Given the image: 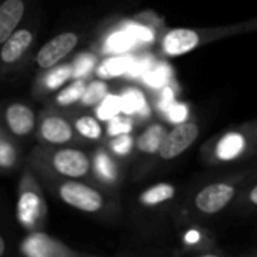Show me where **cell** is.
Returning a JSON list of instances; mask_svg holds the SVG:
<instances>
[{"label": "cell", "mask_w": 257, "mask_h": 257, "mask_svg": "<svg viewBox=\"0 0 257 257\" xmlns=\"http://www.w3.org/2000/svg\"><path fill=\"white\" fill-rule=\"evenodd\" d=\"M137 45H140V44L133 36V33L123 24H120L117 29L108 32L105 35V38L101 42V51L104 54H107V56H111V54H126L133 48H136Z\"/></svg>", "instance_id": "obj_14"}, {"label": "cell", "mask_w": 257, "mask_h": 257, "mask_svg": "<svg viewBox=\"0 0 257 257\" xmlns=\"http://www.w3.org/2000/svg\"><path fill=\"white\" fill-rule=\"evenodd\" d=\"M3 119L8 131L18 139L29 137L38 126L33 108L24 102H11L5 108Z\"/></svg>", "instance_id": "obj_12"}, {"label": "cell", "mask_w": 257, "mask_h": 257, "mask_svg": "<svg viewBox=\"0 0 257 257\" xmlns=\"http://www.w3.org/2000/svg\"><path fill=\"white\" fill-rule=\"evenodd\" d=\"M45 214L47 206L39 188L36 187V184H33L30 176L24 178L21 181V188L17 202L18 223L27 230H35L42 224Z\"/></svg>", "instance_id": "obj_6"}, {"label": "cell", "mask_w": 257, "mask_h": 257, "mask_svg": "<svg viewBox=\"0 0 257 257\" xmlns=\"http://www.w3.org/2000/svg\"><path fill=\"white\" fill-rule=\"evenodd\" d=\"M133 130H134V119L128 114L120 113L107 122L105 133L108 137H114V136H120V134H131Z\"/></svg>", "instance_id": "obj_29"}, {"label": "cell", "mask_w": 257, "mask_h": 257, "mask_svg": "<svg viewBox=\"0 0 257 257\" xmlns=\"http://www.w3.org/2000/svg\"><path fill=\"white\" fill-rule=\"evenodd\" d=\"M175 196H176V187L173 184L160 182V184H155V185L146 188L140 194L139 200L146 208H155V206L170 202Z\"/></svg>", "instance_id": "obj_20"}, {"label": "cell", "mask_w": 257, "mask_h": 257, "mask_svg": "<svg viewBox=\"0 0 257 257\" xmlns=\"http://www.w3.org/2000/svg\"><path fill=\"white\" fill-rule=\"evenodd\" d=\"M26 0H2L0 2V45L20 27L26 17Z\"/></svg>", "instance_id": "obj_13"}, {"label": "cell", "mask_w": 257, "mask_h": 257, "mask_svg": "<svg viewBox=\"0 0 257 257\" xmlns=\"http://www.w3.org/2000/svg\"><path fill=\"white\" fill-rule=\"evenodd\" d=\"M167 131H169L167 126L161 122H154L148 125L136 139V149L146 157L157 155L164 142Z\"/></svg>", "instance_id": "obj_15"}, {"label": "cell", "mask_w": 257, "mask_h": 257, "mask_svg": "<svg viewBox=\"0 0 257 257\" xmlns=\"http://www.w3.org/2000/svg\"><path fill=\"white\" fill-rule=\"evenodd\" d=\"M44 164H47L56 176L65 179H81L92 170L90 157L84 151L69 146L54 148L45 154Z\"/></svg>", "instance_id": "obj_5"}, {"label": "cell", "mask_w": 257, "mask_h": 257, "mask_svg": "<svg viewBox=\"0 0 257 257\" xmlns=\"http://www.w3.org/2000/svg\"><path fill=\"white\" fill-rule=\"evenodd\" d=\"M122 113V96L117 93H107L96 105H95V116L101 122H108L114 116Z\"/></svg>", "instance_id": "obj_23"}, {"label": "cell", "mask_w": 257, "mask_h": 257, "mask_svg": "<svg viewBox=\"0 0 257 257\" xmlns=\"http://www.w3.org/2000/svg\"><path fill=\"white\" fill-rule=\"evenodd\" d=\"M239 202L245 206L257 209V182L247 187L244 191H239Z\"/></svg>", "instance_id": "obj_30"}, {"label": "cell", "mask_w": 257, "mask_h": 257, "mask_svg": "<svg viewBox=\"0 0 257 257\" xmlns=\"http://www.w3.org/2000/svg\"><path fill=\"white\" fill-rule=\"evenodd\" d=\"M18 164L17 146L0 133V170H11Z\"/></svg>", "instance_id": "obj_25"}, {"label": "cell", "mask_w": 257, "mask_h": 257, "mask_svg": "<svg viewBox=\"0 0 257 257\" xmlns=\"http://www.w3.org/2000/svg\"><path fill=\"white\" fill-rule=\"evenodd\" d=\"M96 68V57L92 53H83L72 62L74 78H87Z\"/></svg>", "instance_id": "obj_28"}, {"label": "cell", "mask_w": 257, "mask_h": 257, "mask_svg": "<svg viewBox=\"0 0 257 257\" xmlns=\"http://www.w3.org/2000/svg\"><path fill=\"white\" fill-rule=\"evenodd\" d=\"M72 75V63H59L50 69H45V74L38 81V90L42 93H51L57 89H62Z\"/></svg>", "instance_id": "obj_16"}, {"label": "cell", "mask_w": 257, "mask_h": 257, "mask_svg": "<svg viewBox=\"0 0 257 257\" xmlns=\"http://www.w3.org/2000/svg\"><path fill=\"white\" fill-rule=\"evenodd\" d=\"M5 253H6V242H5V239H3V236L0 233V257L3 256Z\"/></svg>", "instance_id": "obj_33"}, {"label": "cell", "mask_w": 257, "mask_h": 257, "mask_svg": "<svg viewBox=\"0 0 257 257\" xmlns=\"http://www.w3.org/2000/svg\"><path fill=\"white\" fill-rule=\"evenodd\" d=\"M74 130L78 136L87 140H101L104 136V128L101 125V120L96 116L90 114H81L74 120Z\"/></svg>", "instance_id": "obj_22"}, {"label": "cell", "mask_w": 257, "mask_h": 257, "mask_svg": "<svg viewBox=\"0 0 257 257\" xmlns=\"http://www.w3.org/2000/svg\"><path fill=\"white\" fill-rule=\"evenodd\" d=\"M245 179V175H238L202 187L193 197V209L206 217L223 212L236 200Z\"/></svg>", "instance_id": "obj_3"}, {"label": "cell", "mask_w": 257, "mask_h": 257, "mask_svg": "<svg viewBox=\"0 0 257 257\" xmlns=\"http://www.w3.org/2000/svg\"><path fill=\"white\" fill-rule=\"evenodd\" d=\"M134 148H136V139L131 134H120V136L110 137L108 151L111 152V155H114L117 158L128 157Z\"/></svg>", "instance_id": "obj_26"}, {"label": "cell", "mask_w": 257, "mask_h": 257, "mask_svg": "<svg viewBox=\"0 0 257 257\" xmlns=\"http://www.w3.org/2000/svg\"><path fill=\"white\" fill-rule=\"evenodd\" d=\"M134 57L131 54H111L105 60H102L95 68V74L98 78H116L128 74Z\"/></svg>", "instance_id": "obj_17"}, {"label": "cell", "mask_w": 257, "mask_h": 257, "mask_svg": "<svg viewBox=\"0 0 257 257\" xmlns=\"http://www.w3.org/2000/svg\"><path fill=\"white\" fill-rule=\"evenodd\" d=\"M257 149V122L233 126L208 140L200 151L209 166H223L245 160Z\"/></svg>", "instance_id": "obj_1"}, {"label": "cell", "mask_w": 257, "mask_h": 257, "mask_svg": "<svg viewBox=\"0 0 257 257\" xmlns=\"http://www.w3.org/2000/svg\"><path fill=\"white\" fill-rule=\"evenodd\" d=\"M107 93H108L107 83L102 81L101 78H96V80L87 83L86 90L83 93V98H81L80 104H83L84 107H95Z\"/></svg>", "instance_id": "obj_24"}, {"label": "cell", "mask_w": 257, "mask_h": 257, "mask_svg": "<svg viewBox=\"0 0 257 257\" xmlns=\"http://www.w3.org/2000/svg\"><path fill=\"white\" fill-rule=\"evenodd\" d=\"M239 33H245L244 23L221 27H175L161 36L160 50L167 57H178L191 53L205 44H211Z\"/></svg>", "instance_id": "obj_2"}, {"label": "cell", "mask_w": 257, "mask_h": 257, "mask_svg": "<svg viewBox=\"0 0 257 257\" xmlns=\"http://www.w3.org/2000/svg\"><path fill=\"white\" fill-rule=\"evenodd\" d=\"M92 170L95 172L96 178L104 184H116L119 178V169L116 161L111 157L110 151L98 149L92 160Z\"/></svg>", "instance_id": "obj_18"}, {"label": "cell", "mask_w": 257, "mask_h": 257, "mask_svg": "<svg viewBox=\"0 0 257 257\" xmlns=\"http://www.w3.org/2000/svg\"><path fill=\"white\" fill-rule=\"evenodd\" d=\"M39 139L51 146H65L74 140V125L60 114H45L38 125Z\"/></svg>", "instance_id": "obj_11"}, {"label": "cell", "mask_w": 257, "mask_h": 257, "mask_svg": "<svg viewBox=\"0 0 257 257\" xmlns=\"http://www.w3.org/2000/svg\"><path fill=\"white\" fill-rule=\"evenodd\" d=\"M54 193L63 203L86 214H98L107 205L104 193L78 179L63 178V181L54 185Z\"/></svg>", "instance_id": "obj_4"}, {"label": "cell", "mask_w": 257, "mask_h": 257, "mask_svg": "<svg viewBox=\"0 0 257 257\" xmlns=\"http://www.w3.org/2000/svg\"><path fill=\"white\" fill-rule=\"evenodd\" d=\"M80 42V36L75 32H62L47 41L35 56V63L41 69H50L63 62Z\"/></svg>", "instance_id": "obj_8"}, {"label": "cell", "mask_w": 257, "mask_h": 257, "mask_svg": "<svg viewBox=\"0 0 257 257\" xmlns=\"http://www.w3.org/2000/svg\"><path fill=\"white\" fill-rule=\"evenodd\" d=\"M200 241H202V233L199 230H191L185 233L184 236V242L187 245H196V244H200Z\"/></svg>", "instance_id": "obj_31"}, {"label": "cell", "mask_w": 257, "mask_h": 257, "mask_svg": "<svg viewBox=\"0 0 257 257\" xmlns=\"http://www.w3.org/2000/svg\"><path fill=\"white\" fill-rule=\"evenodd\" d=\"M20 253L26 257H72L80 253L71 250L63 242L51 238L50 235L32 230L20 244Z\"/></svg>", "instance_id": "obj_9"}, {"label": "cell", "mask_w": 257, "mask_h": 257, "mask_svg": "<svg viewBox=\"0 0 257 257\" xmlns=\"http://www.w3.org/2000/svg\"><path fill=\"white\" fill-rule=\"evenodd\" d=\"M170 68L164 63H158L151 66V69L143 75V80L151 87H164L170 81Z\"/></svg>", "instance_id": "obj_27"}, {"label": "cell", "mask_w": 257, "mask_h": 257, "mask_svg": "<svg viewBox=\"0 0 257 257\" xmlns=\"http://www.w3.org/2000/svg\"><path fill=\"white\" fill-rule=\"evenodd\" d=\"M244 30H245V32H253V30H257V17L256 18L248 20V21H244Z\"/></svg>", "instance_id": "obj_32"}, {"label": "cell", "mask_w": 257, "mask_h": 257, "mask_svg": "<svg viewBox=\"0 0 257 257\" xmlns=\"http://www.w3.org/2000/svg\"><path fill=\"white\" fill-rule=\"evenodd\" d=\"M86 86H87L86 78H72L71 83H68L66 86H63L57 92V95L54 98L56 105H59V107H71L74 104H78L81 101V98H83Z\"/></svg>", "instance_id": "obj_21"}, {"label": "cell", "mask_w": 257, "mask_h": 257, "mask_svg": "<svg viewBox=\"0 0 257 257\" xmlns=\"http://www.w3.org/2000/svg\"><path fill=\"white\" fill-rule=\"evenodd\" d=\"M200 134L199 123L194 120L179 122L176 126L167 131L164 142L158 151V158L163 161H172L188 151Z\"/></svg>", "instance_id": "obj_7"}, {"label": "cell", "mask_w": 257, "mask_h": 257, "mask_svg": "<svg viewBox=\"0 0 257 257\" xmlns=\"http://www.w3.org/2000/svg\"><path fill=\"white\" fill-rule=\"evenodd\" d=\"M122 113L131 117H148L151 114V108L148 105L146 96L137 87H128L122 93Z\"/></svg>", "instance_id": "obj_19"}, {"label": "cell", "mask_w": 257, "mask_h": 257, "mask_svg": "<svg viewBox=\"0 0 257 257\" xmlns=\"http://www.w3.org/2000/svg\"><path fill=\"white\" fill-rule=\"evenodd\" d=\"M36 38V32L32 27H18L2 45H0V66L14 68L30 51Z\"/></svg>", "instance_id": "obj_10"}]
</instances>
